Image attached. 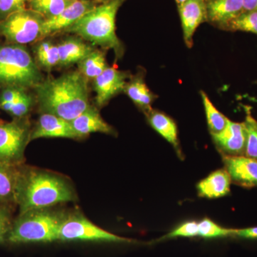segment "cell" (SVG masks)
I'll use <instances>...</instances> for the list:
<instances>
[{
  "mask_svg": "<svg viewBox=\"0 0 257 257\" xmlns=\"http://www.w3.org/2000/svg\"><path fill=\"white\" fill-rule=\"evenodd\" d=\"M42 112L72 121L89 107L87 79L79 71L42 80L35 87Z\"/></svg>",
  "mask_w": 257,
  "mask_h": 257,
  "instance_id": "1",
  "label": "cell"
},
{
  "mask_svg": "<svg viewBox=\"0 0 257 257\" xmlns=\"http://www.w3.org/2000/svg\"><path fill=\"white\" fill-rule=\"evenodd\" d=\"M74 199L73 189L61 177L43 171H20L16 194L20 213L48 209Z\"/></svg>",
  "mask_w": 257,
  "mask_h": 257,
  "instance_id": "2",
  "label": "cell"
},
{
  "mask_svg": "<svg viewBox=\"0 0 257 257\" xmlns=\"http://www.w3.org/2000/svg\"><path fill=\"white\" fill-rule=\"evenodd\" d=\"M125 0H113L96 6L65 30L92 45L114 51L116 57L123 55L122 44L116 34V17Z\"/></svg>",
  "mask_w": 257,
  "mask_h": 257,
  "instance_id": "3",
  "label": "cell"
},
{
  "mask_svg": "<svg viewBox=\"0 0 257 257\" xmlns=\"http://www.w3.org/2000/svg\"><path fill=\"white\" fill-rule=\"evenodd\" d=\"M65 214L48 209L20 213L8 236L13 243L58 241L59 230Z\"/></svg>",
  "mask_w": 257,
  "mask_h": 257,
  "instance_id": "4",
  "label": "cell"
},
{
  "mask_svg": "<svg viewBox=\"0 0 257 257\" xmlns=\"http://www.w3.org/2000/svg\"><path fill=\"white\" fill-rule=\"evenodd\" d=\"M42 81L38 64L24 45H0V88L35 87Z\"/></svg>",
  "mask_w": 257,
  "mask_h": 257,
  "instance_id": "5",
  "label": "cell"
},
{
  "mask_svg": "<svg viewBox=\"0 0 257 257\" xmlns=\"http://www.w3.org/2000/svg\"><path fill=\"white\" fill-rule=\"evenodd\" d=\"M45 19L32 10L15 12L0 20V36L14 45H25L41 38Z\"/></svg>",
  "mask_w": 257,
  "mask_h": 257,
  "instance_id": "6",
  "label": "cell"
},
{
  "mask_svg": "<svg viewBox=\"0 0 257 257\" xmlns=\"http://www.w3.org/2000/svg\"><path fill=\"white\" fill-rule=\"evenodd\" d=\"M58 241L133 242V240L121 237L101 229L79 213L65 214L59 230Z\"/></svg>",
  "mask_w": 257,
  "mask_h": 257,
  "instance_id": "7",
  "label": "cell"
},
{
  "mask_svg": "<svg viewBox=\"0 0 257 257\" xmlns=\"http://www.w3.org/2000/svg\"><path fill=\"white\" fill-rule=\"evenodd\" d=\"M27 121L16 119L0 122V163L17 167L23 162L25 147L30 142Z\"/></svg>",
  "mask_w": 257,
  "mask_h": 257,
  "instance_id": "8",
  "label": "cell"
},
{
  "mask_svg": "<svg viewBox=\"0 0 257 257\" xmlns=\"http://www.w3.org/2000/svg\"><path fill=\"white\" fill-rule=\"evenodd\" d=\"M95 7V3L92 0H74L57 16L45 20L42 24L40 39L52 36L63 30L65 31Z\"/></svg>",
  "mask_w": 257,
  "mask_h": 257,
  "instance_id": "9",
  "label": "cell"
},
{
  "mask_svg": "<svg viewBox=\"0 0 257 257\" xmlns=\"http://www.w3.org/2000/svg\"><path fill=\"white\" fill-rule=\"evenodd\" d=\"M131 77L128 72L120 71L114 67H108L94 79L97 106L101 107L105 105L114 96L124 92L127 79Z\"/></svg>",
  "mask_w": 257,
  "mask_h": 257,
  "instance_id": "10",
  "label": "cell"
},
{
  "mask_svg": "<svg viewBox=\"0 0 257 257\" xmlns=\"http://www.w3.org/2000/svg\"><path fill=\"white\" fill-rule=\"evenodd\" d=\"M211 138L221 155H244L246 133L243 122H234L229 119L224 130L216 135H211Z\"/></svg>",
  "mask_w": 257,
  "mask_h": 257,
  "instance_id": "11",
  "label": "cell"
},
{
  "mask_svg": "<svg viewBox=\"0 0 257 257\" xmlns=\"http://www.w3.org/2000/svg\"><path fill=\"white\" fill-rule=\"evenodd\" d=\"M182 24L184 41L186 45L192 47L193 37L199 25L207 23L206 0H187L177 5Z\"/></svg>",
  "mask_w": 257,
  "mask_h": 257,
  "instance_id": "12",
  "label": "cell"
},
{
  "mask_svg": "<svg viewBox=\"0 0 257 257\" xmlns=\"http://www.w3.org/2000/svg\"><path fill=\"white\" fill-rule=\"evenodd\" d=\"M222 160L232 183L244 188L257 187V160L244 155H222Z\"/></svg>",
  "mask_w": 257,
  "mask_h": 257,
  "instance_id": "13",
  "label": "cell"
},
{
  "mask_svg": "<svg viewBox=\"0 0 257 257\" xmlns=\"http://www.w3.org/2000/svg\"><path fill=\"white\" fill-rule=\"evenodd\" d=\"M39 138L79 139L70 121L48 113L40 116L30 135V141Z\"/></svg>",
  "mask_w": 257,
  "mask_h": 257,
  "instance_id": "14",
  "label": "cell"
},
{
  "mask_svg": "<svg viewBox=\"0 0 257 257\" xmlns=\"http://www.w3.org/2000/svg\"><path fill=\"white\" fill-rule=\"evenodd\" d=\"M207 23L224 30L243 12V0H206Z\"/></svg>",
  "mask_w": 257,
  "mask_h": 257,
  "instance_id": "15",
  "label": "cell"
},
{
  "mask_svg": "<svg viewBox=\"0 0 257 257\" xmlns=\"http://www.w3.org/2000/svg\"><path fill=\"white\" fill-rule=\"evenodd\" d=\"M79 138L90 134L100 133L114 135V130L103 119L96 108L89 106L82 114L70 121Z\"/></svg>",
  "mask_w": 257,
  "mask_h": 257,
  "instance_id": "16",
  "label": "cell"
},
{
  "mask_svg": "<svg viewBox=\"0 0 257 257\" xmlns=\"http://www.w3.org/2000/svg\"><path fill=\"white\" fill-rule=\"evenodd\" d=\"M231 177L225 169L216 170L197 184L199 197L216 199L228 195L230 192Z\"/></svg>",
  "mask_w": 257,
  "mask_h": 257,
  "instance_id": "17",
  "label": "cell"
},
{
  "mask_svg": "<svg viewBox=\"0 0 257 257\" xmlns=\"http://www.w3.org/2000/svg\"><path fill=\"white\" fill-rule=\"evenodd\" d=\"M60 67L78 64L95 50L93 45L86 43L80 37H69L57 45Z\"/></svg>",
  "mask_w": 257,
  "mask_h": 257,
  "instance_id": "18",
  "label": "cell"
},
{
  "mask_svg": "<svg viewBox=\"0 0 257 257\" xmlns=\"http://www.w3.org/2000/svg\"><path fill=\"white\" fill-rule=\"evenodd\" d=\"M146 116L150 126L173 146L179 157H182V150L178 138V128L175 121L165 113L153 109L147 113Z\"/></svg>",
  "mask_w": 257,
  "mask_h": 257,
  "instance_id": "19",
  "label": "cell"
},
{
  "mask_svg": "<svg viewBox=\"0 0 257 257\" xmlns=\"http://www.w3.org/2000/svg\"><path fill=\"white\" fill-rule=\"evenodd\" d=\"M124 92L145 114L152 110V104L157 98L147 87L143 74L132 76L125 86Z\"/></svg>",
  "mask_w": 257,
  "mask_h": 257,
  "instance_id": "20",
  "label": "cell"
},
{
  "mask_svg": "<svg viewBox=\"0 0 257 257\" xmlns=\"http://www.w3.org/2000/svg\"><path fill=\"white\" fill-rule=\"evenodd\" d=\"M20 174L17 167L0 163V202H16Z\"/></svg>",
  "mask_w": 257,
  "mask_h": 257,
  "instance_id": "21",
  "label": "cell"
},
{
  "mask_svg": "<svg viewBox=\"0 0 257 257\" xmlns=\"http://www.w3.org/2000/svg\"><path fill=\"white\" fill-rule=\"evenodd\" d=\"M79 72L86 78L94 79L100 75L109 66L105 55L96 49L78 63Z\"/></svg>",
  "mask_w": 257,
  "mask_h": 257,
  "instance_id": "22",
  "label": "cell"
},
{
  "mask_svg": "<svg viewBox=\"0 0 257 257\" xmlns=\"http://www.w3.org/2000/svg\"><path fill=\"white\" fill-rule=\"evenodd\" d=\"M37 64L45 69H52L59 66L60 56L58 47L50 40L39 42L35 47Z\"/></svg>",
  "mask_w": 257,
  "mask_h": 257,
  "instance_id": "23",
  "label": "cell"
},
{
  "mask_svg": "<svg viewBox=\"0 0 257 257\" xmlns=\"http://www.w3.org/2000/svg\"><path fill=\"white\" fill-rule=\"evenodd\" d=\"M200 94L211 135L221 133L227 125L229 119L218 110L206 92L200 91Z\"/></svg>",
  "mask_w": 257,
  "mask_h": 257,
  "instance_id": "24",
  "label": "cell"
},
{
  "mask_svg": "<svg viewBox=\"0 0 257 257\" xmlns=\"http://www.w3.org/2000/svg\"><path fill=\"white\" fill-rule=\"evenodd\" d=\"M74 0H30V10L41 15L45 20L60 14Z\"/></svg>",
  "mask_w": 257,
  "mask_h": 257,
  "instance_id": "25",
  "label": "cell"
},
{
  "mask_svg": "<svg viewBox=\"0 0 257 257\" xmlns=\"http://www.w3.org/2000/svg\"><path fill=\"white\" fill-rule=\"evenodd\" d=\"M243 121L246 133L244 156L257 160V121L251 114V108L245 106Z\"/></svg>",
  "mask_w": 257,
  "mask_h": 257,
  "instance_id": "26",
  "label": "cell"
},
{
  "mask_svg": "<svg viewBox=\"0 0 257 257\" xmlns=\"http://www.w3.org/2000/svg\"><path fill=\"white\" fill-rule=\"evenodd\" d=\"M224 30L250 32L257 35V10L243 12L230 22Z\"/></svg>",
  "mask_w": 257,
  "mask_h": 257,
  "instance_id": "27",
  "label": "cell"
},
{
  "mask_svg": "<svg viewBox=\"0 0 257 257\" xmlns=\"http://www.w3.org/2000/svg\"><path fill=\"white\" fill-rule=\"evenodd\" d=\"M199 236L206 239L232 236L233 229L222 227L211 219L205 218L198 222Z\"/></svg>",
  "mask_w": 257,
  "mask_h": 257,
  "instance_id": "28",
  "label": "cell"
},
{
  "mask_svg": "<svg viewBox=\"0 0 257 257\" xmlns=\"http://www.w3.org/2000/svg\"><path fill=\"white\" fill-rule=\"evenodd\" d=\"M32 104H33V99L25 89L12 106L8 113L14 116L15 119H23L31 109Z\"/></svg>",
  "mask_w": 257,
  "mask_h": 257,
  "instance_id": "29",
  "label": "cell"
},
{
  "mask_svg": "<svg viewBox=\"0 0 257 257\" xmlns=\"http://www.w3.org/2000/svg\"><path fill=\"white\" fill-rule=\"evenodd\" d=\"M197 236H199V224L197 221H190L179 225L163 238L169 239L175 237H194Z\"/></svg>",
  "mask_w": 257,
  "mask_h": 257,
  "instance_id": "30",
  "label": "cell"
},
{
  "mask_svg": "<svg viewBox=\"0 0 257 257\" xmlns=\"http://www.w3.org/2000/svg\"><path fill=\"white\" fill-rule=\"evenodd\" d=\"M25 90L23 88L6 87L0 93V109L9 112L12 106Z\"/></svg>",
  "mask_w": 257,
  "mask_h": 257,
  "instance_id": "31",
  "label": "cell"
},
{
  "mask_svg": "<svg viewBox=\"0 0 257 257\" xmlns=\"http://www.w3.org/2000/svg\"><path fill=\"white\" fill-rule=\"evenodd\" d=\"M13 224L9 208L4 204H0V243L8 241Z\"/></svg>",
  "mask_w": 257,
  "mask_h": 257,
  "instance_id": "32",
  "label": "cell"
},
{
  "mask_svg": "<svg viewBox=\"0 0 257 257\" xmlns=\"http://www.w3.org/2000/svg\"><path fill=\"white\" fill-rule=\"evenodd\" d=\"M30 0H0V20L15 13L26 9L25 5Z\"/></svg>",
  "mask_w": 257,
  "mask_h": 257,
  "instance_id": "33",
  "label": "cell"
},
{
  "mask_svg": "<svg viewBox=\"0 0 257 257\" xmlns=\"http://www.w3.org/2000/svg\"><path fill=\"white\" fill-rule=\"evenodd\" d=\"M232 236L244 238V239H257V226L245 228V229H233Z\"/></svg>",
  "mask_w": 257,
  "mask_h": 257,
  "instance_id": "34",
  "label": "cell"
},
{
  "mask_svg": "<svg viewBox=\"0 0 257 257\" xmlns=\"http://www.w3.org/2000/svg\"><path fill=\"white\" fill-rule=\"evenodd\" d=\"M243 12L257 10V0H243Z\"/></svg>",
  "mask_w": 257,
  "mask_h": 257,
  "instance_id": "35",
  "label": "cell"
},
{
  "mask_svg": "<svg viewBox=\"0 0 257 257\" xmlns=\"http://www.w3.org/2000/svg\"><path fill=\"white\" fill-rule=\"evenodd\" d=\"M98 1L100 2L101 4H103V3H109V2L113 1V0H98Z\"/></svg>",
  "mask_w": 257,
  "mask_h": 257,
  "instance_id": "36",
  "label": "cell"
},
{
  "mask_svg": "<svg viewBox=\"0 0 257 257\" xmlns=\"http://www.w3.org/2000/svg\"><path fill=\"white\" fill-rule=\"evenodd\" d=\"M187 1V0H175L176 3L178 5L181 4V3H184V2Z\"/></svg>",
  "mask_w": 257,
  "mask_h": 257,
  "instance_id": "37",
  "label": "cell"
}]
</instances>
